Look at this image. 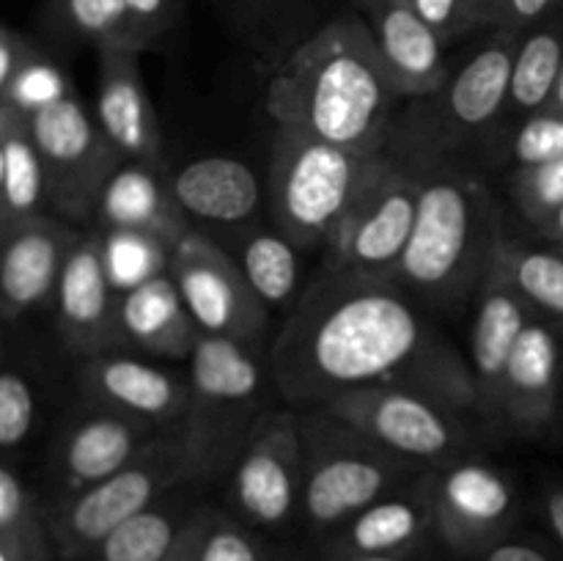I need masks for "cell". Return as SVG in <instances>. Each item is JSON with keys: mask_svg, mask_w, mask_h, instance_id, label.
Segmentation results:
<instances>
[{"mask_svg": "<svg viewBox=\"0 0 563 561\" xmlns=\"http://www.w3.org/2000/svg\"><path fill=\"white\" fill-rule=\"evenodd\" d=\"M418 174V218L396 284L412 297L456 306L478 295L504 242L489 187L445 160L410 165Z\"/></svg>", "mask_w": 563, "mask_h": 561, "instance_id": "3", "label": "cell"}, {"mask_svg": "<svg viewBox=\"0 0 563 561\" xmlns=\"http://www.w3.org/2000/svg\"><path fill=\"white\" fill-rule=\"evenodd\" d=\"M38 405L31 380L20 369H5L0 377V449L14 457L31 440Z\"/></svg>", "mask_w": 563, "mask_h": 561, "instance_id": "36", "label": "cell"}, {"mask_svg": "<svg viewBox=\"0 0 563 561\" xmlns=\"http://www.w3.org/2000/svg\"><path fill=\"white\" fill-rule=\"evenodd\" d=\"M269 366L295 407L396 385L478 413L471 363L405 286L379 275L324 267L275 333Z\"/></svg>", "mask_w": 563, "mask_h": 561, "instance_id": "1", "label": "cell"}, {"mask_svg": "<svg viewBox=\"0 0 563 561\" xmlns=\"http://www.w3.org/2000/svg\"><path fill=\"white\" fill-rule=\"evenodd\" d=\"M168 273L203 336L258 346L269 324V308L251 289L234 253L192 229L168 253Z\"/></svg>", "mask_w": 563, "mask_h": 561, "instance_id": "13", "label": "cell"}, {"mask_svg": "<svg viewBox=\"0 0 563 561\" xmlns=\"http://www.w3.org/2000/svg\"><path fill=\"white\" fill-rule=\"evenodd\" d=\"M390 163V154H363L278 127L269 157L267 201L280 234L300 251L333 242L363 193Z\"/></svg>", "mask_w": 563, "mask_h": 561, "instance_id": "5", "label": "cell"}, {"mask_svg": "<svg viewBox=\"0 0 563 561\" xmlns=\"http://www.w3.org/2000/svg\"><path fill=\"white\" fill-rule=\"evenodd\" d=\"M522 33L493 31L432 97L407 113L396 135L416 163L445 160L465 143L487 135L509 105L511 66ZM396 141V138H394Z\"/></svg>", "mask_w": 563, "mask_h": 561, "instance_id": "8", "label": "cell"}, {"mask_svg": "<svg viewBox=\"0 0 563 561\" xmlns=\"http://www.w3.org/2000/svg\"><path fill=\"white\" fill-rule=\"evenodd\" d=\"M273 550L262 531L242 522L234 512L203 506L198 515L192 561H267Z\"/></svg>", "mask_w": 563, "mask_h": 561, "instance_id": "33", "label": "cell"}, {"mask_svg": "<svg viewBox=\"0 0 563 561\" xmlns=\"http://www.w3.org/2000/svg\"><path fill=\"white\" fill-rule=\"evenodd\" d=\"M399 94L366 16L341 14L291 47L264 105L278 127L363 154H388Z\"/></svg>", "mask_w": 563, "mask_h": 561, "instance_id": "2", "label": "cell"}, {"mask_svg": "<svg viewBox=\"0 0 563 561\" xmlns=\"http://www.w3.org/2000/svg\"><path fill=\"white\" fill-rule=\"evenodd\" d=\"M44 22L55 36L93 44L97 50L130 44L126 0H47Z\"/></svg>", "mask_w": 563, "mask_h": 561, "instance_id": "32", "label": "cell"}, {"mask_svg": "<svg viewBox=\"0 0 563 561\" xmlns=\"http://www.w3.org/2000/svg\"><path fill=\"white\" fill-rule=\"evenodd\" d=\"M77 240L80 234L49 215L0 229V314L5 322L53 306Z\"/></svg>", "mask_w": 563, "mask_h": 561, "instance_id": "18", "label": "cell"}, {"mask_svg": "<svg viewBox=\"0 0 563 561\" xmlns=\"http://www.w3.org/2000/svg\"><path fill=\"white\" fill-rule=\"evenodd\" d=\"M561 413H563V399H561Z\"/></svg>", "mask_w": 563, "mask_h": 561, "instance_id": "54", "label": "cell"}, {"mask_svg": "<svg viewBox=\"0 0 563 561\" xmlns=\"http://www.w3.org/2000/svg\"><path fill=\"white\" fill-rule=\"evenodd\" d=\"M47 207V168L27 113L14 105H0V229L38 218Z\"/></svg>", "mask_w": 563, "mask_h": 561, "instance_id": "28", "label": "cell"}, {"mask_svg": "<svg viewBox=\"0 0 563 561\" xmlns=\"http://www.w3.org/2000/svg\"><path fill=\"white\" fill-rule=\"evenodd\" d=\"M121 330L130 350L165 361H190L203 336L168 270L121 295Z\"/></svg>", "mask_w": 563, "mask_h": 561, "instance_id": "26", "label": "cell"}, {"mask_svg": "<svg viewBox=\"0 0 563 561\" xmlns=\"http://www.w3.org/2000/svg\"><path fill=\"white\" fill-rule=\"evenodd\" d=\"M163 432L165 429L141 418L88 402L86 410L69 418V424L55 438L53 457H49L55 498L75 495L119 473Z\"/></svg>", "mask_w": 563, "mask_h": 561, "instance_id": "16", "label": "cell"}, {"mask_svg": "<svg viewBox=\"0 0 563 561\" xmlns=\"http://www.w3.org/2000/svg\"><path fill=\"white\" fill-rule=\"evenodd\" d=\"M97 116L99 127L124 160L163 163V127L146 91L141 72V50L130 44L99 47Z\"/></svg>", "mask_w": 563, "mask_h": 561, "instance_id": "19", "label": "cell"}, {"mask_svg": "<svg viewBox=\"0 0 563 561\" xmlns=\"http://www.w3.org/2000/svg\"><path fill=\"white\" fill-rule=\"evenodd\" d=\"M478 561H555V559L542 548V544L528 542V539L506 537L500 539V542H495L493 548L484 550V553L478 556Z\"/></svg>", "mask_w": 563, "mask_h": 561, "instance_id": "43", "label": "cell"}, {"mask_svg": "<svg viewBox=\"0 0 563 561\" xmlns=\"http://www.w3.org/2000/svg\"><path fill=\"white\" fill-rule=\"evenodd\" d=\"M80 391L91 405L141 418L159 429L179 427L190 405L187 372L126 355L124 350L82 358Z\"/></svg>", "mask_w": 563, "mask_h": 561, "instance_id": "17", "label": "cell"}, {"mask_svg": "<svg viewBox=\"0 0 563 561\" xmlns=\"http://www.w3.org/2000/svg\"><path fill=\"white\" fill-rule=\"evenodd\" d=\"M495 264L506 273L517 292L526 297L537 317L563 328V253L542 251L522 242H500Z\"/></svg>", "mask_w": 563, "mask_h": 561, "instance_id": "31", "label": "cell"}, {"mask_svg": "<svg viewBox=\"0 0 563 561\" xmlns=\"http://www.w3.org/2000/svg\"><path fill=\"white\" fill-rule=\"evenodd\" d=\"M434 534V515L429 506L423 476L385 498L374 501L344 522L339 531L322 539V561L350 556H388L423 550Z\"/></svg>", "mask_w": 563, "mask_h": 561, "instance_id": "22", "label": "cell"}, {"mask_svg": "<svg viewBox=\"0 0 563 561\" xmlns=\"http://www.w3.org/2000/svg\"><path fill=\"white\" fill-rule=\"evenodd\" d=\"M434 534L454 553L478 559L509 537L520 515L517 487L504 471L484 460L460 457L423 473Z\"/></svg>", "mask_w": 563, "mask_h": 561, "instance_id": "12", "label": "cell"}, {"mask_svg": "<svg viewBox=\"0 0 563 561\" xmlns=\"http://www.w3.org/2000/svg\"><path fill=\"white\" fill-rule=\"evenodd\" d=\"M69 91L71 86L64 72L49 61L47 53H42L5 91H0V105H14L22 113H33V110L58 102Z\"/></svg>", "mask_w": 563, "mask_h": 561, "instance_id": "37", "label": "cell"}, {"mask_svg": "<svg viewBox=\"0 0 563 561\" xmlns=\"http://www.w3.org/2000/svg\"><path fill=\"white\" fill-rule=\"evenodd\" d=\"M423 550H412V553H388V556H350V559L335 561H421Z\"/></svg>", "mask_w": 563, "mask_h": 561, "instance_id": "48", "label": "cell"}, {"mask_svg": "<svg viewBox=\"0 0 563 561\" xmlns=\"http://www.w3.org/2000/svg\"><path fill=\"white\" fill-rule=\"evenodd\" d=\"M542 512H544V520H548L550 531H553L555 542H559L563 550V484H553V487L544 490Z\"/></svg>", "mask_w": 563, "mask_h": 561, "instance_id": "44", "label": "cell"}, {"mask_svg": "<svg viewBox=\"0 0 563 561\" xmlns=\"http://www.w3.org/2000/svg\"><path fill=\"white\" fill-rule=\"evenodd\" d=\"M533 319L537 314L528 306L526 297L511 286L504 270L493 264L476 295L471 358H467L473 380H476L482 416L500 418V388H504L506 366H509L517 341Z\"/></svg>", "mask_w": 563, "mask_h": 561, "instance_id": "20", "label": "cell"}, {"mask_svg": "<svg viewBox=\"0 0 563 561\" xmlns=\"http://www.w3.org/2000/svg\"><path fill=\"white\" fill-rule=\"evenodd\" d=\"M99 234H102L110 278L121 295L168 270V251L159 242L130 231H99Z\"/></svg>", "mask_w": 563, "mask_h": 561, "instance_id": "34", "label": "cell"}, {"mask_svg": "<svg viewBox=\"0 0 563 561\" xmlns=\"http://www.w3.org/2000/svg\"><path fill=\"white\" fill-rule=\"evenodd\" d=\"M176 204L190 220L225 229L256 223L264 201L262 179L234 157H198L168 174Z\"/></svg>", "mask_w": 563, "mask_h": 561, "instance_id": "25", "label": "cell"}, {"mask_svg": "<svg viewBox=\"0 0 563 561\" xmlns=\"http://www.w3.org/2000/svg\"><path fill=\"white\" fill-rule=\"evenodd\" d=\"M368 3H372V0H355L357 9H363V6H368Z\"/></svg>", "mask_w": 563, "mask_h": 561, "instance_id": "52", "label": "cell"}, {"mask_svg": "<svg viewBox=\"0 0 563 561\" xmlns=\"http://www.w3.org/2000/svg\"><path fill=\"white\" fill-rule=\"evenodd\" d=\"M267 561H308V556L300 553V550H295V548H275L273 556H269Z\"/></svg>", "mask_w": 563, "mask_h": 561, "instance_id": "50", "label": "cell"}, {"mask_svg": "<svg viewBox=\"0 0 563 561\" xmlns=\"http://www.w3.org/2000/svg\"><path fill=\"white\" fill-rule=\"evenodd\" d=\"M181 0H126L130 44L141 53L152 50L179 16Z\"/></svg>", "mask_w": 563, "mask_h": 561, "instance_id": "39", "label": "cell"}, {"mask_svg": "<svg viewBox=\"0 0 563 561\" xmlns=\"http://www.w3.org/2000/svg\"><path fill=\"white\" fill-rule=\"evenodd\" d=\"M27 121L47 168L49 207L69 220L97 218L104 187L126 163L97 116L69 91L58 102L27 113Z\"/></svg>", "mask_w": 563, "mask_h": 561, "instance_id": "9", "label": "cell"}, {"mask_svg": "<svg viewBox=\"0 0 563 561\" xmlns=\"http://www.w3.org/2000/svg\"><path fill=\"white\" fill-rule=\"evenodd\" d=\"M234 258L269 311L289 314L306 292L300 248L280 231L251 229L236 245Z\"/></svg>", "mask_w": 563, "mask_h": 561, "instance_id": "29", "label": "cell"}, {"mask_svg": "<svg viewBox=\"0 0 563 561\" xmlns=\"http://www.w3.org/2000/svg\"><path fill=\"white\" fill-rule=\"evenodd\" d=\"M302 482L300 520L317 537H330L374 501L418 482L427 465L394 454L324 407H302Z\"/></svg>", "mask_w": 563, "mask_h": 561, "instance_id": "6", "label": "cell"}, {"mask_svg": "<svg viewBox=\"0 0 563 561\" xmlns=\"http://www.w3.org/2000/svg\"><path fill=\"white\" fill-rule=\"evenodd\" d=\"M445 44L465 36V0H407Z\"/></svg>", "mask_w": 563, "mask_h": 561, "instance_id": "42", "label": "cell"}, {"mask_svg": "<svg viewBox=\"0 0 563 561\" xmlns=\"http://www.w3.org/2000/svg\"><path fill=\"white\" fill-rule=\"evenodd\" d=\"M563 75V25L542 22L533 31L522 33L511 66L509 105L526 113L550 108L555 88Z\"/></svg>", "mask_w": 563, "mask_h": 561, "instance_id": "30", "label": "cell"}, {"mask_svg": "<svg viewBox=\"0 0 563 561\" xmlns=\"http://www.w3.org/2000/svg\"><path fill=\"white\" fill-rule=\"evenodd\" d=\"M517 160V168H528V165H542L550 160L563 157V113L561 110L544 108L539 113L528 116L522 130L517 132L515 148H511Z\"/></svg>", "mask_w": 563, "mask_h": 561, "instance_id": "38", "label": "cell"}, {"mask_svg": "<svg viewBox=\"0 0 563 561\" xmlns=\"http://www.w3.org/2000/svg\"><path fill=\"white\" fill-rule=\"evenodd\" d=\"M495 9H498V0H465V33L482 31V28L493 31Z\"/></svg>", "mask_w": 563, "mask_h": 561, "instance_id": "45", "label": "cell"}, {"mask_svg": "<svg viewBox=\"0 0 563 561\" xmlns=\"http://www.w3.org/2000/svg\"><path fill=\"white\" fill-rule=\"evenodd\" d=\"M42 53L44 50L31 36L14 28H3L0 31V91H5Z\"/></svg>", "mask_w": 563, "mask_h": 561, "instance_id": "41", "label": "cell"}, {"mask_svg": "<svg viewBox=\"0 0 563 561\" xmlns=\"http://www.w3.org/2000/svg\"><path fill=\"white\" fill-rule=\"evenodd\" d=\"M559 251H561V253H563V242H561V245H559Z\"/></svg>", "mask_w": 563, "mask_h": 561, "instance_id": "53", "label": "cell"}, {"mask_svg": "<svg viewBox=\"0 0 563 561\" xmlns=\"http://www.w3.org/2000/svg\"><path fill=\"white\" fill-rule=\"evenodd\" d=\"M302 482L300 413L269 407L229 473L231 512L256 531H284L300 520Z\"/></svg>", "mask_w": 563, "mask_h": 561, "instance_id": "11", "label": "cell"}, {"mask_svg": "<svg viewBox=\"0 0 563 561\" xmlns=\"http://www.w3.org/2000/svg\"><path fill=\"white\" fill-rule=\"evenodd\" d=\"M550 108L561 110V113H563V75L559 80V88H555V97H553V105H550Z\"/></svg>", "mask_w": 563, "mask_h": 561, "instance_id": "51", "label": "cell"}, {"mask_svg": "<svg viewBox=\"0 0 563 561\" xmlns=\"http://www.w3.org/2000/svg\"><path fill=\"white\" fill-rule=\"evenodd\" d=\"M198 515H201V512H198ZM196 520H198V517H196ZM196 520H192V526L187 528V534H185V537H181V542L176 544V550L165 561H192V542H196Z\"/></svg>", "mask_w": 563, "mask_h": 561, "instance_id": "47", "label": "cell"}, {"mask_svg": "<svg viewBox=\"0 0 563 561\" xmlns=\"http://www.w3.org/2000/svg\"><path fill=\"white\" fill-rule=\"evenodd\" d=\"M242 3H245V9H251L253 14H264L267 9L273 11L302 9V6L311 3V0H242Z\"/></svg>", "mask_w": 563, "mask_h": 561, "instance_id": "46", "label": "cell"}, {"mask_svg": "<svg viewBox=\"0 0 563 561\" xmlns=\"http://www.w3.org/2000/svg\"><path fill=\"white\" fill-rule=\"evenodd\" d=\"M322 407L372 438L374 443L427 468L449 465L465 457L471 446L465 410L421 391L379 385V388L352 391Z\"/></svg>", "mask_w": 563, "mask_h": 561, "instance_id": "10", "label": "cell"}, {"mask_svg": "<svg viewBox=\"0 0 563 561\" xmlns=\"http://www.w3.org/2000/svg\"><path fill=\"white\" fill-rule=\"evenodd\" d=\"M196 490L198 484L190 482L165 493L148 509L121 522L80 561H165L207 506L198 501Z\"/></svg>", "mask_w": 563, "mask_h": 561, "instance_id": "27", "label": "cell"}, {"mask_svg": "<svg viewBox=\"0 0 563 561\" xmlns=\"http://www.w3.org/2000/svg\"><path fill=\"white\" fill-rule=\"evenodd\" d=\"M55 328L80 358L130 350L121 330V292L104 262L102 234H80L55 292Z\"/></svg>", "mask_w": 563, "mask_h": 561, "instance_id": "15", "label": "cell"}, {"mask_svg": "<svg viewBox=\"0 0 563 561\" xmlns=\"http://www.w3.org/2000/svg\"><path fill=\"white\" fill-rule=\"evenodd\" d=\"M379 58L401 99L432 97L449 80L445 42L412 11L407 0H372L363 6Z\"/></svg>", "mask_w": 563, "mask_h": 561, "instance_id": "21", "label": "cell"}, {"mask_svg": "<svg viewBox=\"0 0 563 561\" xmlns=\"http://www.w3.org/2000/svg\"><path fill=\"white\" fill-rule=\"evenodd\" d=\"M99 231H130L174 251L192 231L159 165L126 160L104 187L97 207Z\"/></svg>", "mask_w": 563, "mask_h": 561, "instance_id": "23", "label": "cell"}, {"mask_svg": "<svg viewBox=\"0 0 563 561\" xmlns=\"http://www.w3.org/2000/svg\"><path fill=\"white\" fill-rule=\"evenodd\" d=\"M196 482L181 427H170L137 460L66 498L49 501L47 517L58 561H80L121 522L181 484ZM198 484V482H196Z\"/></svg>", "mask_w": 563, "mask_h": 561, "instance_id": "7", "label": "cell"}, {"mask_svg": "<svg viewBox=\"0 0 563 561\" xmlns=\"http://www.w3.org/2000/svg\"><path fill=\"white\" fill-rule=\"evenodd\" d=\"M418 174L390 157L328 245L330 270L394 278L418 218Z\"/></svg>", "mask_w": 563, "mask_h": 561, "instance_id": "14", "label": "cell"}, {"mask_svg": "<svg viewBox=\"0 0 563 561\" xmlns=\"http://www.w3.org/2000/svg\"><path fill=\"white\" fill-rule=\"evenodd\" d=\"M352 3H355V0H352Z\"/></svg>", "mask_w": 563, "mask_h": 561, "instance_id": "55", "label": "cell"}, {"mask_svg": "<svg viewBox=\"0 0 563 561\" xmlns=\"http://www.w3.org/2000/svg\"><path fill=\"white\" fill-rule=\"evenodd\" d=\"M539 231H542V237H548V240L559 242V245H561V242H563V207L553 215V218L548 220V223L539 226Z\"/></svg>", "mask_w": 563, "mask_h": 561, "instance_id": "49", "label": "cell"}, {"mask_svg": "<svg viewBox=\"0 0 563 561\" xmlns=\"http://www.w3.org/2000/svg\"><path fill=\"white\" fill-rule=\"evenodd\" d=\"M511 198L522 218L533 226H544L563 207V157L542 165L517 168L511 179Z\"/></svg>", "mask_w": 563, "mask_h": 561, "instance_id": "35", "label": "cell"}, {"mask_svg": "<svg viewBox=\"0 0 563 561\" xmlns=\"http://www.w3.org/2000/svg\"><path fill=\"white\" fill-rule=\"evenodd\" d=\"M190 405L181 418V438L198 484L234 471L253 429L269 410L275 388L269 358L242 341L201 336L187 361ZM278 391V388H275Z\"/></svg>", "mask_w": 563, "mask_h": 561, "instance_id": "4", "label": "cell"}, {"mask_svg": "<svg viewBox=\"0 0 563 561\" xmlns=\"http://www.w3.org/2000/svg\"><path fill=\"white\" fill-rule=\"evenodd\" d=\"M561 6L563 0H498L493 31L528 33L542 25V22H548Z\"/></svg>", "mask_w": 563, "mask_h": 561, "instance_id": "40", "label": "cell"}, {"mask_svg": "<svg viewBox=\"0 0 563 561\" xmlns=\"http://www.w3.org/2000/svg\"><path fill=\"white\" fill-rule=\"evenodd\" d=\"M561 344L542 319L517 341L500 388V418L522 435H539L561 413Z\"/></svg>", "mask_w": 563, "mask_h": 561, "instance_id": "24", "label": "cell"}]
</instances>
